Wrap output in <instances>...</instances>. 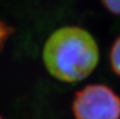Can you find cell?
Wrapping results in <instances>:
<instances>
[{
  "label": "cell",
  "mask_w": 120,
  "mask_h": 119,
  "mask_svg": "<svg viewBox=\"0 0 120 119\" xmlns=\"http://www.w3.org/2000/svg\"><path fill=\"white\" fill-rule=\"evenodd\" d=\"M102 4L111 13L120 15V1H103Z\"/></svg>",
  "instance_id": "obj_4"
},
{
  "label": "cell",
  "mask_w": 120,
  "mask_h": 119,
  "mask_svg": "<svg viewBox=\"0 0 120 119\" xmlns=\"http://www.w3.org/2000/svg\"><path fill=\"white\" fill-rule=\"evenodd\" d=\"M110 63L113 72L120 76V37H118L114 40L111 48Z\"/></svg>",
  "instance_id": "obj_3"
},
{
  "label": "cell",
  "mask_w": 120,
  "mask_h": 119,
  "mask_svg": "<svg viewBox=\"0 0 120 119\" xmlns=\"http://www.w3.org/2000/svg\"><path fill=\"white\" fill-rule=\"evenodd\" d=\"M98 47L93 36L79 26H64L46 40L42 58L48 72L65 82L87 78L98 63Z\"/></svg>",
  "instance_id": "obj_1"
},
{
  "label": "cell",
  "mask_w": 120,
  "mask_h": 119,
  "mask_svg": "<svg viewBox=\"0 0 120 119\" xmlns=\"http://www.w3.org/2000/svg\"><path fill=\"white\" fill-rule=\"evenodd\" d=\"M75 119H120V97L104 84H89L75 94Z\"/></svg>",
  "instance_id": "obj_2"
},
{
  "label": "cell",
  "mask_w": 120,
  "mask_h": 119,
  "mask_svg": "<svg viewBox=\"0 0 120 119\" xmlns=\"http://www.w3.org/2000/svg\"><path fill=\"white\" fill-rule=\"evenodd\" d=\"M0 119H2V118H1V116H0Z\"/></svg>",
  "instance_id": "obj_6"
},
{
  "label": "cell",
  "mask_w": 120,
  "mask_h": 119,
  "mask_svg": "<svg viewBox=\"0 0 120 119\" xmlns=\"http://www.w3.org/2000/svg\"><path fill=\"white\" fill-rule=\"evenodd\" d=\"M9 34V29L8 27L0 21V48L2 47V45L4 44V42L6 41V39L8 38Z\"/></svg>",
  "instance_id": "obj_5"
}]
</instances>
